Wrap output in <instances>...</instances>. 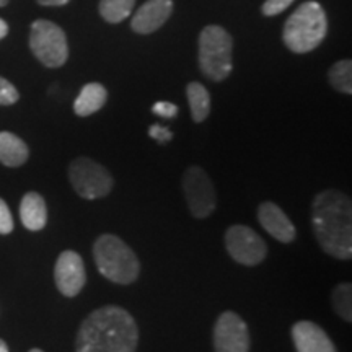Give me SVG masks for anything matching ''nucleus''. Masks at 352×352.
<instances>
[{
    "label": "nucleus",
    "instance_id": "obj_1",
    "mask_svg": "<svg viewBox=\"0 0 352 352\" xmlns=\"http://www.w3.org/2000/svg\"><path fill=\"white\" fill-rule=\"evenodd\" d=\"M139 329L122 307L107 305L91 311L77 333V352H135Z\"/></svg>",
    "mask_w": 352,
    "mask_h": 352
},
{
    "label": "nucleus",
    "instance_id": "obj_2",
    "mask_svg": "<svg viewBox=\"0 0 352 352\" xmlns=\"http://www.w3.org/2000/svg\"><path fill=\"white\" fill-rule=\"evenodd\" d=\"M311 226L323 252L338 259L352 258V202L336 189L315 196L311 204Z\"/></svg>",
    "mask_w": 352,
    "mask_h": 352
},
{
    "label": "nucleus",
    "instance_id": "obj_3",
    "mask_svg": "<svg viewBox=\"0 0 352 352\" xmlns=\"http://www.w3.org/2000/svg\"><path fill=\"white\" fill-rule=\"evenodd\" d=\"M328 33V19L323 7L315 0L302 3L284 25L283 39L296 54L316 50Z\"/></svg>",
    "mask_w": 352,
    "mask_h": 352
},
{
    "label": "nucleus",
    "instance_id": "obj_4",
    "mask_svg": "<svg viewBox=\"0 0 352 352\" xmlns=\"http://www.w3.org/2000/svg\"><path fill=\"white\" fill-rule=\"evenodd\" d=\"M94 259L101 276L114 284L127 285L139 277L140 263L135 253L120 236L104 233L94 243Z\"/></svg>",
    "mask_w": 352,
    "mask_h": 352
},
{
    "label": "nucleus",
    "instance_id": "obj_5",
    "mask_svg": "<svg viewBox=\"0 0 352 352\" xmlns=\"http://www.w3.org/2000/svg\"><path fill=\"white\" fill-rule=\"evenodd\" d=\"M232 36L222 26L209 25L199 34V69L209 80L222 82L232 74Z\"/></svg>",
    "mask_w": 352,
    "mask_h": 352
},
{
    "label": "nucleus",
    "instance_id": "obj_6",
    "mask_svg": "<svg viewBox=\"0 0 352 352\" xmlns=\"http://www.w3.org/2000/svg\"><path fill=\"white\" fill-rule=\"evenodd\" d=\"M30 50L43 65L63 67L69 59V43L64 30L50 20H36L30 32Z\"/></svg>",
    "mask_w": 352,
    "mask_h": 352
},
{
    "label": "nucleus",
    "instance_id": "obj_7",
    "mask_svg": "<svg viewBox=\"0 0 352 352\" xmlns=\"http://www.w3.org/2000/svg\"><path fill=\"white\" fill-rule=\"evenodd\" d=\"M69 179L77 195L87 201L107 197L114 186L111 173L88 157L72 160L69 165Z\"/></svg>",
    "mask_w": 352,
    "mask_h": 352
},
{
    "label": "nucleus",
    "instance_id": "obj_8",
    "mask_svg": "<svg viewBox=\"0 0 352 352\" xmlns=\"http://www.w3.org/2000/svg\"><path fill=\"white\" fill-rule=\"evenodd\" d=\"M183 191L188 209L196 219H206L215 210L217 195L209 175L201 166H189L183 175Z\"/></svg>",
    "mask_w": 352,
    "mask_h": 352
},
{
    "label": "nucleus",
    "instance_id": "obj_9",
    "mask_svg": "<svg viewBox=\"0 0 352 352\" xmlns=\"http://www.w3.org/2000/svg\"><path fill=\"white\" fill-rule=\"evenodd\" d=\"M226 248L228 254L243 266H256L267 254V246L261 236L241 223L227 228Z\"/></svg>",
    "mask_w": 352,
    "mask_h": 352
},
{
    "label": "nucleus",
    "instance_id": "obj_10",
    "mask_svg": "<svg viewBox=\"0 0 352 352\" xmlns=\"http://www.w3.org/2000/svg\"><path fill=\"white\" fill-rule=\"evenodd\" d=\"M215 352H250V331L235 311H223L214 327Z\"/></svg>",
    "mask_w": 352,
    "mask_h": 352
},
{
    "label": "nucleus",
    "instance_id": "obj_11",
    "mask_svg": "<svg viewBox=\"0 0 352 352\" xmlns=\"http://www.w3.org/2000/svg\"><path fill=\"white\" fill-rule=\"evenodd\" d=\"M56 287L65 297H76L85 287L87 272L83 259L77 252L65 250L57 258L54 266Z\"/></svg>",
    "mask_w": 352,
    "mask_h": 352
},
{
    "label": "nucleus",
    "instance_id": "obj_12",
    "mask_svg": "<svg viewBox=\"0 0 352 352\" xmlns=\"http://www.w3.org/2000/svg\"><path fill=\"white\" fill-rule=\"evenodd\" d=\"M173 13L171 0H147L132 15L131 28L139 34H151L166 23Z\"/></svg>",
    "mask_w": 352,
    "mask_h": 352
},
{
    "label": "nucleus",
    "instance_id": "obj_13",
    "mask_svg": "<svg viewBox=\"0 0 352 352\" xmlns=\"http://www.w3.org/2000/svg\"><path fill=\"white\" fill-rule=\"evenodd\" d=\"M258 220L264 230L274 236L276 240H279L280 243H290V241L296 240L297 230L294 227L292 220L274 202L266 201L259 204Z\"/></svg>",
    "mask_w": 352,
    "mask_h": 352
},
{
    "label": "nucleus",
    "instance_id": "obj_14",
    "mask_svg": "<svg viewBox=\"0 0 352 352\" xmlns=\"http://www.w3.org/2000/svg\"><path fill=\"white\" fill-rule=\"evenodd\" d=\"M292 340L297 352H336L324 329L314 321H298L294 324Z\"/></svg>",
    "mask_w": 352,
    "mask_h": 352
},
{
    "label": "nucleus",
    "instance_id": "obj_15",
    "mask_svg": "<svg viewBox=\"0 0 352 352\" xmlns=\"http://www.w3.org/2000/svg\"><path fill=\"white\" fill-rule=\"evenodd\" d=\"M20 219L21 223L32 232L43 230L47 222V208L43 196L30 191L20 202Z\"/></svg>",
    "mask_w": 352,
    "mask_h": 352
},
{
    "label": "nucleus",
    "instance_id": "obj_16",
    "mask_svg": "<svg viewBox=\"0 0 352 352\" xmlns=\"http://www.w3.org/2000/svg\"><path fill=\"white\" fill-rule=\"evenodd\" d=\"M30 157V148L19 135L12 132H0V164L10 168H16L26 164Z\"/></svg>",
    "mask_w": 352,
    "mask_h": 352
},
{
    "label": "nucleus",
    "instance_id": "obj_17",
    "mask_svg": "<svg viewBox=\"0 0 352 352\" xmlns=\"http://www.w3.org/2000/svg\"><path fill=\"white\" fill-rule=\"evenodd\" d=\"M107 100L108 91L101 83H87L78 94L76 103H74V111H76L77 116H90V114L100 111L107 103Z\"/></svg>",
    "mask_w": 352,
    "mask_h": 352
},
{
    "label": "nucleus",
    "instance_id": "obj_18",
    "mask_svg": "<svg viewBox=\"0 0 352 352\" xmlns=\"http://www.w3.org/2000/svg\"><path fill=\"white\" fill-rule=\"evenodd\" d=\"M186 95L195 122H202L208 120L210 113V95L208 88L199 82H191L186 87Z\"/></svg>",
    "mask_w": 352,
    "mask_h": 352
},
{
    "label": "nucleus",
    "instance_id": "obj_19",
    "mask_svg": "<svg viewBox=\"0 0 352 352\" xmlns=\"http://www.w3.org/2000/svg\"><path fill=\"white\" fill-rule=\"evenodd\" d=\"M135 0H100V15L108 23H121L134 10Z\"/></svg>",
    "mask_w": 352,
    "mask_h": 352
},
{
    "label": "nucleus",
    "instance_id": "obj_20",
    "mask_svg": "<svg viewBox=\"0 0 352 352\" xmlns=\"http://www.w3.org/2000/svg\"><path fill=\"white\" fill-rule=\"evenodd\" d=\"M329 83L333 88H336L341 94H352V63L349 59L340 60L329 69L328 72Z\"/></svg>",
    "mask_w": 352,
    "mask_h": 352
},
{
    "label": "nucleus",
    "instance_id": "obj_21",
    "mask_svg": "<svg viewBox=\"0 0 352 352\" xmlns=\"http://www.w3.org/2000/svg\"><path fill=\"white\" fill-rule=\"evenodd\" d=\"M333 308L342 320L352 321V285L349 283H341L333 289L331 294Z\"/></svg>",
    "mask_w": 352,
    "mask_h": 352
},
{
    "label": "nucleus",
    "instance_id": "obj_22",
    "mask_svg": "<svg viewBox=\"0 0 352 352\" xmlns=\"http://www.w3.org/2000/svg\"><path fill=\"white\" fill-rule=\"evenodd\" d=\"M20 100V94L7 78L0 77V107H10Z\"/></svg>",
    "mask_w": 352,
    "mask_h": 352
},
{
    "label": "nucleus",
    "instance_id": "obj_23",
    "mask_svg": "<svg viewBox=\"0 0 352 352\" xmlns=\"http://www.w3.org/2000/svg\"><path fill=\"white\" fill-rule=\"evenodd\" d=\"M294 2H296V0H266V2L263 3V15L266 16L279 15V13L287 10Z\"/></svg>",
    "mask_w": 352,
    "mask_h": 352
},
{
    "label": "nucleus",
    "instance_id": "obj_24",
    "mask_svg": "<svg viewBox=\"0 0 352 352\" xmlns=\"http://www.w3.org/2000/svg\"><path fill=\"white\" fill-rule=\"evenodd\" d=\"M13 230V217L7 202L0 197V235H8Z\"/></svg>",
    "mask_w": 352,
    "mask_h": 352
},
{
    "label": "nucleus",
    "instance_id": "obj_25",
    "mask_svg": "<svg viewBox=\"0 0 352 352\" xmlns=\"http://www.w3.org/2000/svg\"><path fill=\"white\" fill-rule=\"evenodd\" d=\"M152 111L157 116L165 118V120H173L176 114H178V107L170 103V101H157L152 107Z\"/></svg>",
    "mask_w": 352,
    "mask_h": 352
},
{
    "label": "nucleus",
    "instance_id": "obj_26",
    "mask_svg": "<svg viewBox=\"0 0 352 352\" xmlns=\"http://www.w3.org/2000/svg\"><path fill=\"white\" fill-rule=\"evenodd\" d=\"M148 135H151L152 139H155L158 144H166L173 139V132H171L168 127H164L160 124L151 126V129H148Z\"/></svg>",
    "mask_w": 352,
    "mask_h": 352
},
{
    "label": "nucleus",
    "instance_id": "obj_27",
    "mask_svg": "<svg viewBox=\"0 0 352 352\" xmlns=\"http://www.w3.org/2000/svg\"><path fill=\"white\" fill-rule=\"evenodd\" d=\"M70 0H38L39 6H44V7H60V6H65V3H69Z\"/></svg>",
    "mask_w": 352,
    "mask_h": 352
},
{
    "label": "nucleus",
    "instance_id": "obj_28",
    "mask_svg": "<svg viewBox=\"0 0 352 352\" xmlns=\"http://www.w3.org/2000/svg\"><path fill=\"white\" fill-rule=\"evenodd\" d=\"M7 34H8V25H7V21L0 19V41H2V39L6 38Z\"/></svg>",
    "mask_w": 352,
    "mask_h": 352
},
{
    "label": "nucleus",
    "instance_id": "obj_29",
    "mask_svg": "<svg viewBox=\"0 0 352 352\" xmlns=\"http://www.w3.org/2000/svg\"><path fill=\"white\" fill-rule=\"evenodd\" d=\"M0 352H8V346L3 340H0Z\"/></svg>",
    "mask_w": 352,
    "mask_h": 352
},
{
    "label": "nucleus",
    "instance_id": "obj_30",
    "mask_svg": "<svg viewBox=\"0 0 352 352\" xmlns=\"http://www.w3.org/2000/svg\"><path fill=\"white\" fill-rule=\"evenodd\" d=\"M8 2H10V0H0V7H6Z\"/></svg>",
    "mask_w": 352,
    "mask_h": 352
},
{
    "label": "nucleus",
    "instance_id": "obj_31",
    "mask_svg": "<svg viewBox=\"0 0 352 352\" xmlns=\"http://www.w3.org/2000/svg\"><path fill=\"white\" fill-rule=\"evenodd\" d=\"M30 352H44V351H41V349H32Z\"/></svg>",
    "mask_w": 352,
    "mask_h": 352
}]
</instances>
